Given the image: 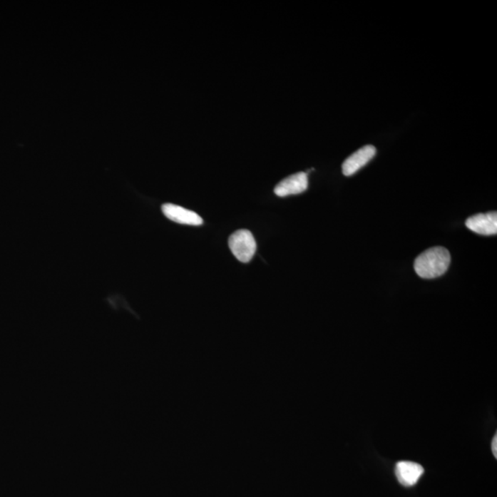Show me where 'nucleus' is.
Masks as SVG:
<instances>
[{
    "instance_id": "20e7f679",
    "label": "nucleus",
    "mask_w": 497,
    "mask_h": 497,
    "mask_svg": "<svg viewBox=\"0 0 497 497\" xmlns=\"http://www.w3.org/2000/svg\"><path fill=\"white\" fill-rule=\"evenodd\" d=\"M376 148L372 145H367L365 147L359 148L354 152L350 157H348L343 164L344 175L351 176L359 170L361 168L369 163L376 155Z\"/></svg>"
},
{
    "instance_id": "39448f33",
    "label": "nucleus",
    "mask_w": 497,
    "mask_h": 497,
    "mask_svg": "<svg viewBox=\"0 0 497 497\" xmlns=\"http://www.w3.org/2000/svg\"><path fill=\"white\" fill-rule=\"evenodd\" d=\"M466 227L480 235H496L497 233V213L489 212L486 214H477L466 220Z\"/></svg>"
},
{
    "instance_id": "0eeeda50",
    "label": "nucleus",
    "mask_w": 497,
    "mask_h": 497,
    "mask_svg": "<svg viewBox=\"0 0 497 497\" xmlns=\"http://www.w3.org/2000/svg\"><path fill=\"white\" fill-rule=\"evenodd\" d=\"M424 468L416 462L399 461L395 467V474L401 486H414L423 476Z\"/></svg>"
},
{
    "instance_id": "423d86ee",
    "label": "nucleus",
    "mask_w": 497,
    "mask_h": 497,
    "mask_svg": "<svg viewBox=\"0 0 497 497\" xmlns=\"http://www.w3.org/2000/svg\"><path fill=\"white\" fill-rule=\"evenodd\" d=\"M161 209L164 216L173 222L189 226H200L203 224L202 217L189 209L173 204H164Z\"/></svg>"
},
{
    "instance_id": "7ed1b4c3",
    "label": "nucleus",
    "mask_w": 497,
    "mask_h": 497,
    "mask_svg": "<svg viewBox=\"0 0 497 497\" xmlns=\"http://www.w3.org/2000/svg\"><path fill=\"white\" fill-rule=\"evenodd\" d=\"M308 175L305 173H297L281 180L275 188V194L280 198L299 195L308 189Z\"/></svg>"
},
{
    "instance_id": "f257e3e1",
    "label": "nucleus",
    "mask_w": 497,
    "mask_h": 497,
    "mask_svg": "<svg viewBox=\"0 0 497 497\" xmlns=\"http://www.w3.org/2000/svg\"><path fill=\"white\" fill-rule=\"evenodd\" d=\"M451 261V253L447 249L433 247L418 256L414 262V270L420 277L433 280L448 271Z\"/></svg>"
},
{
    "instance_id": "6e6552de",
    "label": "nucleus",
    "mask_w": 497,
    "mask_h": 497,
    "mask_svg": "<svg viewBox=\"0 0 497 497\" xmlns=\"http://www.w3.org/2000/svg\"><path fill=\"white\" fill-rule=\"evenodd\" d=\"M497 435L493 436V441H492V451L493 456H495V458H497Z\"/></svg>"
},
{
    "instance_id": "f03ea898",
    "label": "nucleus",
    "mask_w": 497,
    "mask_h": 497,
    "mask_svg": "<svg viewBox=\"0 0 497 497\" xmlns=\"http://www.w3.org/2000/svg\"><path fill=\"white\" fill-rule=\"evenodd\" d=\"M229 245L234 256L242 262H249L256 252V242L251 231L240 230L230 237Z\"/></svg>"
}]
</instances>
